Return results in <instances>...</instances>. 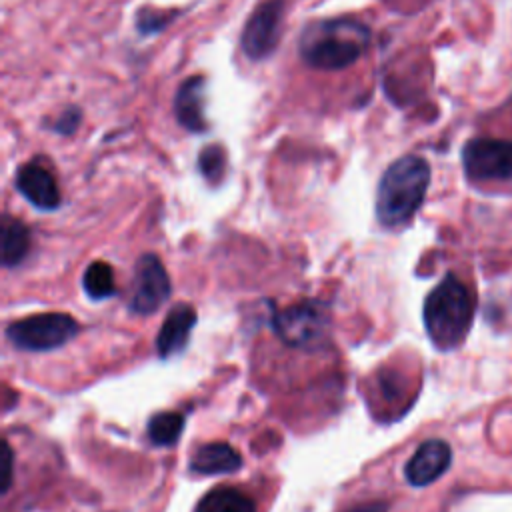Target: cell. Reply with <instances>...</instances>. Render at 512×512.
<instances>
[{
	"label": "cell",
	"mask_w": 512,
	"mask_h": 512,
	"mask_svg": "<svg viewBox=\"0 0 512 512\" xmlns=\"http://www.w3.org/2000/svg\"><path fill=\"white\" fill-rule=\"evenodd\" d=\"M174 18V12H160V10H140L136 16V28L140 34H156L164 30Z\"/></svg>",
	"instance_id": "d6986e66"
},
{
	"label": "cell",
	"mask_w": 512,
	"mask_h": 512,
	"mask_svg": "<svg viewBox=\"0 0 512 512\" xmlns=\"http://www.w3.org/2000/svg\"><path fill=\"white\" fill-rule=\"evenodd\" d=\"M184 430V416L180 412H160L148 422V438L156 446H172Z\"/></svg>",
	"instance_id": "2e32d148"
},
{
	"label": "cell",
	"mask_w": 512,
	"mask_h": 512,
	"mask_svg": "<svg viewBox=\"0 0 512 512\" xmlns=\"http://www.w3.org/2000/svg\"><path fill=\"white\" fill-rule=\"evenodd\" d=\"M2 492H6L12 484V450L8 446V442H2Z\"/></svg>",
	"instance_id": "44dd1931"
},
{
	"label": "cell",
	"mask_w": 512,
	"mask_h": 512,
	"mask_svg": "<svg viewBox=\"0 0 512 512\" xmlns=\"http://www.w3.org/2000/svg\"><path fill=\"white\" fill-rule=\"evenodd\" d=\"M430 184V166L420 156H402L382 174L376 190V216L380 224L396 228L406 224L420 208Z\"/></svg>",
	"instance_id": "7a4b0ae2"
},
{
	"label": "cell",
	"mask_w": 512,
	"mask_h": 512,
	"mask_svg": "<svg viewBox=\"0 0 512 512\" xmlns=\"http://www.w3.org/2000/svg\"><path fill=\"white\" fill-rule=\"evenodd\" d=\"M0 242H2V264L4 266H16L22 262V258L28 254L30 248V232L28 228L10 216L2 218V230H0Z\"/></svg>",
	"instance_id": "9a60e30c"
},
{
	"label": "cell",
	"mask_w": 512,
	"mask_h": 512,
	"mask_svg": "<svg viewBox=\"0 0 512 512\" xmlns=\"http://www.w3.org/2000/svg\"><path fill=\"white\" fill-rule=\"evenodd\" d=\"M348 512H386V506H384L382 502H372V504H364V506L350 508Z\"/></svg>",
	"instance_id": "7402d4cb"
},
{
	"label": "cell",
	"mask_w": 512,
	"mask_h": 512,
	"mask_svg": "<svg viewBox=\"0 0 512 512\" xmlns=\"http://www.w3.org/2000/svg\"><path fill=\"white\" fill-rule=\"evenodd\" d=\"M370 30L352 18L312 22L300 38V58L310 68L342 70L358 62Z\"/></svg>",
	"instance_id": "6da1fadb"
},
{
	"label": "cell",
	"mask_w": 512,
	"mask_h": 512,
	"mask_svg": "<svg viewBox=\"0 0 512 512\" xmlns=\"http://www.w3.org/2000/svg\"><path fill=\"white\" fill-rule=\"evenodd\" d=\"M240 466V454L226 442L204 444L194 452L190 460V470L196 474H230Z\"/></svg>",
	"instance_id": "4fadbf2b"
},
{
	"label": "cell",
	"mask_w": 512,
	"mask_h": 512,
	"mask_svg": "<svg viewBox=\"0 0 512 512\" xmlns=\"http://www.w3.org/2000/svg\"><path fill=\"white\" fill-rule=\"evenodd\" d=\"M462 164L472 180L512 178V140L472 138L462 150Z\"/></svg>",
	"instance_id": "52a82bcc"
},
{
	"label": "cell",
	"mask_w": 512,
	"mask_h": 512,
	"mask_svg": "<svg viewBox=\"0 0 512 512\" xmlns=\"http://www.w3.org/2000/svg\"><path fill=\"white\" fill-rule=\"evenodd\" d=\"M78 322L62 312H42L26 316L8 326V340L22 350L42 352L54 350L70 342L78 334Z\"/></svg>",
	"instance_id": "277c9868"
},
{
	"label": "cell",
	"mask_w": 512,
	"mask_h": 512,
	"mask_svg": "<svg viewBox=\"0 0 512 512\" xmlns=\"http://www.w3.org/2000/svg\"><path fill=\"white\" fill-rule=\"evenodd\" d=\"M198 168L202 172V176L208 182H218L222 178L224 172V150L220 144H210L206 148H202L200 156H198Z\"/></svg>",
	"instance_id": "ac0fdd59"
},
{
	"label": "cell",
	"mask_w": 512,
	"mask_h": 512,
	"mask_svg": "<svg viewBox=\"0 0 512 512\" xmlns=\"http://www.w3.org/2000/svg\"><path fill=\"white\" fill-rule=\"evenodd\" d=\"M284 12V0H266L250 14L240 38L242 50L250 60H264L276 50L282 36Z\"/></svg>",
	"instance_id": "8992f818"
},
{
	"label": "cell",
	"mask_w": 512,
	"mask_h": 512,
	"mask_svg": "<svg viewBox=\"0 0 512 512\" xmlns=\"http://www.w3.org/2000/svg\"><path fill=\"white\" fill-rule=\"evenodd\" d=\"M204 88L206 82L202 76L186 78L174 96V116L178 124L190 132H204Z\"/></svg>",
	"instance_id": "7c38bea8"
},
{
	"label": "cell",
	"mask_w": 512,
	"mask_h": 512,
	"mask_svg": "<svg viewBox=\"0 0 512 512\" xmlns=\"http://www.w3.org/2000/svg\"><path fill=\"white\" fill-rule=\"evenodd\" d=\"M452 462V450L444 440L432 438L422 442L406 462L404 474L412 486H428L438 480Z\"/></svg>",
	"instance_id": "9c48e42d"
},
{
	"label": "cell",
	"mask_w": 512,
	"mask_h": 512,
	"mask_svg": "<svg viewBox=\"0 0 512 512\" xmlns=\"http://www.w3.org/2000/svg\"><path fill=\"white\" fill-rule=\"evenodd\" d=\"M82 286H84V292H86L92 300H104V298L112 296L114 290H116L112 268H110L106 262H102V260L92 262V264L84 270Z\"/></svg>",
	"instance_id": "e0dca14e"
},
{
	"label": "cell",
	"mask_w": 512,
	"mask_h": 512,
	"mask_svg": "<svg viewBox=\"0 0 512 512\" xmlns=\"http://www.w3.org/2000/svg\"><path fill=\"white\" fill-rule=\"evenodd\" d=\"M196 512H256V504L234 486H216L198 502Z\"/></svg>",
	"instance_id": "5bb4252c"
},
{
	"label": "cell",
	"mask_w": 512,
	"mask_h": 512,
	"mask_svg": "<svg viewBox=\"0 0 512 512\" xmlns=\"http://www.w3.org/2000/svg\"><path fill=\"white\" fill-rule=\"evenodd\" d=\"M276 336L294 348H320L328 336V312L316 300H302L274 314Z\"/></svg>",
	"instance_id": "5b68a950"
},
{
	"label": "cell",
	"mask_w": 512,
	"mask_h": 512,
	"mask_svg": "<svg viewBox=\"0 0 512 512\" xmlns=\"http://www.w3.org/2000/svg\"><path fill=\"white\" fill-rule=\"evenodd\" d=\"M80 120H82V112H80V108H76V106H68V108H64V110H62V114L54 120L52 130H54V132H58V134H72V132L78 128Z\"/></svg>",
	"instance_id": "ffe728a7"
},
{
	"label": "cell",
	"mask_w": 512,
	"mask_h": 512,
	"mask_svg": "<svg viewBox=\"0 0 512 512\" xmlns=\"http://www.w3.org/2000/svg\"><path fill=\"white\" fill-rule=\"evenodd\" d=\"M474 316V298L470 290L454 276L444 280L426 296L424 326L432 344L440 350H452L462 344Z\"/></svg>",
	"instance_id": "3957f363"
},
{
	"label": "cell",
	"mask_w": 512,
	"mask_h": 512,
	"mask_svg": "<svg viewBox=\"0 0 512 512\" xmlns=\"http://www.w3.org/2000/svg\"><path fill=\"white\" fill-rule=\"evenodd\" d=\"M170 296L168 274L154 254H144L136 262L134 272V292L130 298V308L136 314L156 312Z\"/></svg>",
	"instance_id": "ba28073f"
},
{
	"label": "cell",
	"mask_w": 512,
	"mask_h": 512,
	"mask_svg": "<svg viewBox=\"0 0 512 512\" xmlns=\"http://www.w3.org/2000/svg\"><path fill=\"white\" fill-rule=\"evenodd\" d=\"M14 184L18 192L40 210H54L60 206V190L52 172L40 162H28L18 168Z\"/></svg>",
	"instance_id": "30bf717a"
},
{
	"label": "cell",
	"mask_w": 512,
	"mask_h": 512,
	"mask_svg": "<svg viewBox=\"0 0 512 512\" xmlns=\"http://www.w3.org/2000/svg\"><path fill=\"white\" fill-rule=\"evenodd\" d=\"M196 324V310L190 304H176L164 318L160 332L156 336V350L162 358H170L180 352L190 338Z\"/></svg>",
	"instance_id": "8fae6325"
}]
</instances>
